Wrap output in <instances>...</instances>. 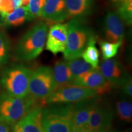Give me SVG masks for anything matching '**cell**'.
Masks as SVG:
<instances>
[{
	"instance_id": "cell-1",
	"label": "cell",
	"mask_w": 132,
	"mask_h": 132,
	"mask_svg": "<svg viewBox=\"0 0 132 132\" xmlns=\"http://www.w3.org/2000/svg\"><path fill=\"white\" fill-rule=\"evenodd\" d=\"M48 31V24L40 21L34 24L20 39L14 56L21 61H30L40 54L45 47Z\"/></svg>"
},
{
	"instance_id": "cell-2",
	"label": "cell",
	"mask_w": 132,
	"mask_h": 132,
	"mask_svg": "<svg viewBox=\"0 0 132 132\" xmlns=\"http://www.w3.org/2000/svg\"><path fill=\"white\" fill-rule=\"evenodd\" d=\"M53 104L42 108V125L44 132H74L72 121L73 105Z\"/></svg>"
},
{
	"instance_id": "cell-3",
	"label": "cell",
	"mask_w": 132,
	"mask_h": 132,
	"mask_svg": "<svg viewBox=\"0 0 132 132\" xmlns=\"http://www.w3.org/2000/svg\"><path fill=\"white\" fill-rule=\"evenodd\" d=\"M32 71L23 64H14L1 73V85L6 92L18 98H25L29 93V82Z\"/></svg>"
},
{
	"instance_id": "cell-4",
	"label": "cell",
	"mask_w": 132,
	"mask_h": 132,
	"mask_svg": "<svg viewBox=\"0 0 132 132\" xmlns=\"http://www.w3.org/2000/svg\"><path fill=\"white\" fill-rule=\"evenodd\" d=\"M95 37L91 30L81 21L73 19L68 23V33L65 50L63 52L66 61L81 56L90 39Z\"/></svg>"
},
{
	"instance_id": "cell-5",
	"label": "cell",
	"mask_w": 132,
	"mask_h": 132,
	"mask_svg": "<svg viewBox=\"0 0 132 132\" xmlns=\"http://www.w3.org/2000/svg\"><path fill=\"white\" fill-rule=\"evenodd\" d=\"M36 106V100L29 95L21 98L3 92L0 94V122L15 124Z\"/></svg>"
},
{
	"instance_id": "cell-6",
	"label": "cell",
	"mask_w": 132,
	"mask_h": 132,
	"mask_svg": "<svg viewBox=\"0 0 132 132\" xmlns=\"http://www.w3.org/2000/svg\"><path fill=\"white\" fill-rule=\"evenodd\" d=\"M56 89L52 69L40 66L32 72L28 95L35 100H44Z\"/></svg>"
},
{
	"instance_id": "cell-7",
	"label": "cell",
	"mask_w": 132,
	"mask_h": 132,
	"mask_svg": "<svg viewBox=\"0 0 132 132\" xmlns=\"http://www.w3.org/2000/svg\"><path fill=\"white\" fill-rule=\"evenodd\" d=\"M97 94L94 89L70 85L57 89L45 100V103L50 105L70 103L92 98Z\"/></svg>"
},
{
	"instance_id": "cell-8",
	"label": "cell",
	"mask_w": 132,
	"mask_h": 132,
	"mask_svg": "<svg viewBox=\"0 0 132 132\" xmlns=\"http://www.w3.org/2000/svg\"><path fill=\"white\" fill-rule=\"evenodd\" d=\"M113 113L111 109L97 102L92 105L86 127L100 132H106L111 125Z\"/></svg>"
},
{
	"instance_id": "cell-9",
	"label": "cell",
	"mask_w": 132,
	"mask_h": 132,
	"mask_svg": "<svg viewBox=\"0 0 132 132\" xmlns=\"http://www.w3.org/2000/svg\"><path fill=\"white\" fill-rule=\"evenodd\" d=\"M99 70L109 83L114 86H122L130 78L122 64L115 59L104 60Z\"/></svg>"
},
{
	"instance_id": "cell-10",
	"label": "cell",
	"mask_w": 132,
	"mask_h": 132,
	"mask_svg": "<svg viewBox=\"0 0 132 132\" xmlns=\"http://www.w3.org/2000/svg\"><path fill=\"white\" fill-rule=\"evenodd\" d=\"M70 85L94 89L97 90L98 94L110 90L112 86L105 78L98 67L76 77Z\"/></svg>"
},
{
	"instance_id": "cell-11",
	"label": "cell",
	"mask_w": 132,
	"mask_h": 132,
	"mask_svg": "<svg viewBox=\"0 0 132 132\" xmlns=\"http://www.w3.org/2000/svg\"><path fill=\"white\" fill-rule=\"evenodd\" d=\"M48 31L46 49L53 54L63 53L67 43L68 23H56Z\"/></svg>"
},
{
	"instance_id": "cell-12",
	"label": "cell",
	"mask_w": 132,
	"mask_h": 132,
	"mask_svg": "<svg viewBox=\"0 0 132 132\" xmlns=\"http://www.w3.org/2000/svg\"><path fill=\"white\" fill-rule=\"evenodd\" d=\"M105 35L109 42H122L124 37V24L117 13L109 12L106 15Z\"/></svg>"
},
{
	"instance_id": "cell-13",
	"label": "cell",
	"mask_w": 132,
	"mask_h": 132,
	"mask_svg": "<svg viewBox=\"0 0 132 132\" xmlns=\"http://www.w3.org/2000/svg\"><path fill=\"white\" fill-rule=\"evenodd\" d=\"M41 16L49 22L56 23L68 19L65 0H46Z\"/></svg>"
},
{
	"instance_id": "cell-14",
	"label": "cell",
	"mask_w": 132,
	"mask_h": 132,
	"mask_svg": "<svg viewBox=\"0 0 132 132\" xmlns=\"http://www.w3.org/2000/svg\"><path fill=\"white\" fill-rule=\"evenodd\" d=\"M42 108L36 106L15 125L21 132H44L42 125Z\"/></svg>"
},
{
	"instance_id": "cell-15",
	"label": "cell",
	"mask_w": 132,
	"mask_h": 132,
	"mask_svg": "<svg viewBox=\"0 0 132 132\" xmlns=\"http://www.w3.org/2000/svg\"><path fill=\"white\" fill-rule=\"evenodd\" d=\"M97 100V96L76 102L73 105L72 112V121L75 128L85 127L86 126L92 105Z\"/></svg>"
},
{
	"instance_id": "cell-16",
	"label": "cell",
	"mask_w": 132,
	"mask_h": 132,
	"mask_svg": "<svg viewBox=\"0 0 132 132\" xmlns=\"http://www.w3.org/2000/svg\"><path fill=\"white\" fill-rule=\"evenodd\" d=\"M68 18L81 19L89 15L93 6V0H65Z\"/></svg>"
},
{
	"instance_id": "cell-17",
	"label": "cell",
	"mask_w": 132,
	"mask_h": 132,
	"mask_svg": "<svg viewBox=\"0 0 132 132\" xmlns=\"http://www.w3.org/2000/svg\"><path fill=\"white\" fill-rule=\"evenodd\" d=\"M53 76L57 89L67 85H70L73 77L67 62L59 61L55 63L52 69Z\"/></svg>"
},
{
	"instance_id": "cell-18",
	"label": "cell",
	"mask_w": 132,
	"mask_h": 132,
	"mask_svg": "<svg viewBox=\"0 0 132 132\" xmlns=\"http://www.w3.org/2000/svg\"><path fill=\"white\" fill-rule=\"evenodd\" d=\"M34 19L28 12V8L20 6L14 9L12 12L4 18V23L6 26H19L22 25L28 20Z\"/></svg>"
},
{
	"instance_id": "cell-19",
	"label": "cell",
	"mask_w": 132,
	"mask_h": 132,
	"mask_svg": "<svg viewBox=\"0 0 132 132\" xmlns=\"http://www.w3.org/2000/svg\"><path fill=\"white\" fill-rule=\"evenodd\" d=\"M82 59L92 66L97 68L99 64V52L95 47V38L93 37L89 42L86 48L81 54Z\"/></svg>"
},
{
	"instance_id": "cell-20",
	"label": "cell",
	"mask_w": 132,
	"mask_h": 132,
	"mask_svg": "<svg viewBox=\"0 0 132 132\" xmlns=\"http://www.w3.org/2000/svg\"><path fill=\"white\" fill-rule=\"evenodd\" d=\"M118 15L128 24L132 22V0H114Z\"/></svg>"
},
{
	"instance_id": "cell-21",
	"label": "cell",
	"mask_w": 132,
	"mask_h": 132,
	"mask_svg": "<svg viewBox=\"0 0 132 132\" xmlns=\"http://www.w3.org/2000/svg\"><path fill=\"white\" fill-rule=\"evenodd\" d=\"M67 64L73 75V79L94 69L91 65L86 62L84 59H80V57L67 61Z\"/></svg>"
},
{
	"instance_id": "cell-22",
	"label": "cell",
	"mask_w": 132,
	"mask_h": 132,
	"mask_svg": "<svg viewBox=\"0 0 132 132\" xmlns=\"http://www.w3.org/2000/svg\"><path fill=\"white\" fill-rule=\"evenodd\" d=\"M117 113L120 119L131 122L132 118V104L127 100H120L117 103Z\"/></svg>"
},
{
	"instance_id": "cell-23",
	"label": "cell",
	"mask_w": 132,
	"mask_h": 132,
	"mask_svg": "<svg viewBox=\"0 0 132 132\" xmlns=\"http://www.w3.org/2000/svg\"><path fill=\"white\" fill-rule=\"evenodd\" d=\"M122 43V42L112 43L106 41H102L100 42V47L104 60L114 57L118 53Z\"/></svg>"
},
{
	"instance_id": "cell-24",
	"label": "cell",
	"mask_w": 132,
	"mask_h": 132,
	"mask_svg": "<svg viewBox=\"0 0 132 132\" xmlns=\"http://www.w3.org/2000/svg\"><path fill=\"white\" fill-rule=\"evenodd\" d=\"M10 42L4 33L0 32V67L7 63L10 56Z\"/></svg>"
},
{
	"instance_id": "cell-25",
	"label": "cell",
	"mask_w": 132,
	"mask_h": 132,
	"mask_svg": "<svg viewBox=\"0 0 132 132\" xmlns=\"http://www.w3.org/2000/svg\"><path fill=\"white\" fill-rule=\"evenodd\" d=\"M46 0H30L28 6V12L33 17H38L42 15V10Z\"/></svg>"
},
{
	"instance_id": "cell-26",
	"label": "cell",
	"mask_w": 132,
	"mask_h": 132,
	"mask_svg": "<svg viewBox=\"0 0 132 132\" xmlns=\"http://www.w3.org/2000/svg\"><path fill=\"white\" fill-rule=\"evenodd\" d=\"M15 7L13 0H1L0 1V14L4 19L8 14L14 11Z\"/></svg>"
},
{
	"instance_id": "cell-27",
	"label": "cell",
	"mask_w": 132,
	"mask_h": 132,
	"mask_svg": "<svg viewBox=\"0 0 132 132\" xmlns=\"http://www.w3.org/2000/svg\"><path fill=\"white\" fill-rule=\"evenodd\" d=\"M123 91L125 94L131 96L132 95V80L130 78L122 86Z\"/></svg>"
},
{
	"instance_id": "cell-28",
	"label": "cell",
	"mask_w": 132,
	"mask_h": 132,
	"mask_svg": "<svg viewBox=\"0 0 132 132\" xmlns=\"http://www.w3.org/2000/svg\"><path fill=\"white\" fill-rule=\"evenodd\" d=\"M11 125L7 123L0 122V132H10L11 130Z\"/></svg>"
},
{
	"instance_id": "cell-29",
	"label": "cell",
	"mask_w": 132,
	"mask_h": 132,
	"mask_svg": "<svg viewBox=\"0 0 132 132\" xmlns=\"http://www.w3.org/2000/svg\"><path fill=\"white\" fill-rule=\"evenodd\" d=\"M74 132H100L98 131H95V130H90L89 128L86 127H82L79 128H75V131Z\"/></svg>"
},
{
	"instance_id": "cell-30",
	"label": "cell",
	"mask_w": 132,
	"mask_h": 132,
	"mask_svg": "<svg viewBox=\"0 0 132 132\" xmlns=\"http://www.w3.org/2000/svg\"><path fill=\"white\" fill-rule=\"evenodd\" d=\"M29 1L30 0H21V6H23V7H27L29 3Z\"/></svg>"
},
{
	"instance_id": "cell-31",
	"label": "cell",
	"mask_w": 132,
	"mask_h": 132,
	"mask_svg": "<svg viewBox=\"0 0 132 132\" xmlns=\"http://www.w3.org/2000/svg\"><path fill=\"white\" fill-rule=\"evenodd\" d=\"M106 132H117V131H107Z\"/></svg>"
},
{
	"instance_id": "cell-32",
	"label": "cell",
	"mask_w": 132,
	"mask_h": 132,
	"mask_svg": "<svg viewBox=\"0 0 132 132\" xmlns=\"http://www.w3.org/2000/svg\"><path fill=\"white\" fill-rule=\"evenodd\" d=\"M13 1H14V2H15V1H19V0H13Z\"/></svg>"
},
{
	"instance_id": "cell-33",
	"label": "cell",
	"mask_w": 132,
	"mask_h": 132,
	"mask_svg": "<svg viewBox=\"0 0 132 132\" xmlns=\"http://www.w3.org/2000/svg\"><path fill=\"white\" fill-rule=\"evenodd\" d=\"M0 1H1V0H0Z\"/></svg>"
}]
</instances>
